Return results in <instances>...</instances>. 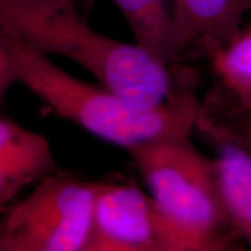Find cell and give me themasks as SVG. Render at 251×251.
<instances>
[{
  "mask_svg": "<svg viewBox=\"0 0 251 251\" xmlns=\"http://www.w3.org/2000/svg\"><path fill=\"white\" fill-rule=\"evenodd\" d=\"M191 77L168 101L152 108L137 107L106 87L72 77L49 56L14 34L0 30V93L19 84L35 94L50 111L94 136L125 150L152 140L191 136L200 100Z\"/></svg>",
  "mask_w": 251,
  "mask_h": 251,
  "instance_id": "6da1fadb",
  "label": "cell"
},
{
  "mask_svg": "<svg viewBox=\"0 0 251 251\" xmlns=\"http://www.w3.org/2000/svg\"><path fill=\"white\" fill-rule=\"evenodd\" d=\"M0 30L14 34L47 56L77 63L103 87L137 107L152 108L166 102L193 76L190 71L172 74L170 65L137 43L121 42L93 30L79 13L0 20Z\"/></svg>",
  "mask_w": 251,
  "mask_h": 251,
  "instance_id": "7a4b0ae2",
  "label": "cell"
},
{
  "mask_svg": "<svg viewBox=\"0 0 251 251\" xmlns=\"http://www.w3.org/2000/svg\"><path fill=\"white\" fill-rule=\"evenodd\" d=\"M164 216L177 251L242 250L220 194L214 159L190 136L152 140L126 149Z\"/></svg>",
  "mask_w": 251,
  "mask_h": 251,
  "instance_id": "3957f363",
  "label": "cell"
},
{
  "mask_svg": "<svg viewBox=\"0 0 251 251\" xmlns=\"http://www.w3.org/2000/svg\"><path fill=\"white\" fill-rule=\"evenodd\" d=\"M100 181L61 170L6 213L0 251H90Z\"/></svg>",
  "mask_w": 251,
  "mask_h": 251,
  "instance_id": "277c9868",
  "label": "cell"
},
{
  "mask_svg": "<svg viewBox=\"0 0 251 251\" xmlns=\"http://www.w3.org/2000/svg\"><path fill=\"white\" fill-rule=\"evenodd\" d=\"M90 251H177L151 194L133 181H100Z\"/></svg>",
  "mask_w": 251,
  "mask_h": 251,
  "instance_id": "5b68a950",
  "label": "cell"
},
{
  "mask_svg": "<svg viewBox=\"0 0 251 251\" xmlns=\"http://www.w3.org/2000/svg\"><path fill=\"white\" fill-rule=\"evenodd\" d=\"M251 12V0H176V35L180 63L211 58L225 49Z\"/></svg>",
  "mask_w": 251,
  "mask_h": 251,
  "instance_id": "8992f818",
  "label": "cell"
},
{
  "mask_svg": "<svg viewBox=\"0 0 251 251\" xmlns=\"http://www.w3.org/2000/svg\"><path fill=\"white\" fill-rule=\"evenodd\" d=\"M59 168L48 140L12 119H0V206Z\"/></svg>",
  "mask_w": 251,
  "mask_h": 251,
  "instance_id": "52a82bcc",
  "label": "cell"
},
{
  "mask_svg": "<svg viewBox=\"0 0 251 251\" xmlns=\"http://www.w3.org/2000/svg\"><path fill=\"white\" fill-rule=\"evenodd\" d=\"M214 147L219 190L231 228L251 246V152L233 141L207 136Z\"/></svg>",
  "mask_w": 251,
  "mask_h": 251,
  "instance_id": "ba28073f",
  "label": "cell"
},
{
  "mask_svg": "<svg viewBox=\"0 0 251 251\" xmlns=\"http://www.w3.org/2000/svg\"><path fill=\"white\" fill-rule=\"evenodd\" d=\"M129 25L135 43L174 67L180 63L176 35V0H113Z\"/></svg>",
  "mask_w": 251,
  "mask_h": 251,
  "instance_id": "9c48e42d",
  "label": "cell"
},
{
  "mask_svg": "<svg viewBox=\"0 0 251 251\" xmlns=\"http://www.w3.org/2000/svg\"><path fill=\"white\" fill-rule=\"evenodd\" d=\"M209 61L218 80L251 79V24L242 27L230 45L216 51Z\"/></svg>",
  "mask_w": 251,
  "mask_h": 251,
  "instance_id": "30bf717a",
  "label": "cell"
},
{
  "mask_svg": "<svg viewBox=\"0 0 251 251\" xmlns=\"http://www.w3.org/2000/svg\"><path fill=\"white\" fill-rule=\"evenodd\" d=\"M196 128L205 137H224L251 152V108L215 115H199Z\"/></svg>",
  "mask_w": 251,
  "mask_h": 251,
  "instance_id": "8fae6325",
  "label": "cell"
},
{
  "mask_svg": "<svg viewBox=\"0 0 251 251\" xmlns=\"http://www.w3.org/2000/svg\"><path fill=\"white\" fill-rule=\"evenodd\" d=\"M251 108V79L221 81L216 80L214 89L200 102V115Z\"/></svg>",
  "mask_w": 251,
  "mask_h": 251,
  "instance_id": "7c38bea8",
  "label": "cell"
},
{
  "mask_svg": "<svg viewBox=\"0 0 251 251\" xmlns=\"http://www.w3.org/2000/svg\"><path fill=\"white\" fill-rule=\"evenodd\" d=\"M59 12L81 15L77 0H0V20Z\"/></svg>",
  "mask_w": 251,
  "mask_h": 251,
  "instance_id": "4fadbf2b",
  "label": "cell"
},
{
  "mask_svg": "<svg viewBox=\"0 0 251 251\" xmlns=\"http://www.w3.org/2000/svg\"><path fill=\"white\" fill-rule=\"evenodd\" d=\"M77 2H78V6H79L80 13H81V15H83V13H85V14L89 13L90 9L92 8L94 0H77Z\"/></svg>",
  "mask_w": 251,
  "mask_h": 251,
  "instance_id": "5bb4252c",
  "label": "cell"
}]
</instances>
